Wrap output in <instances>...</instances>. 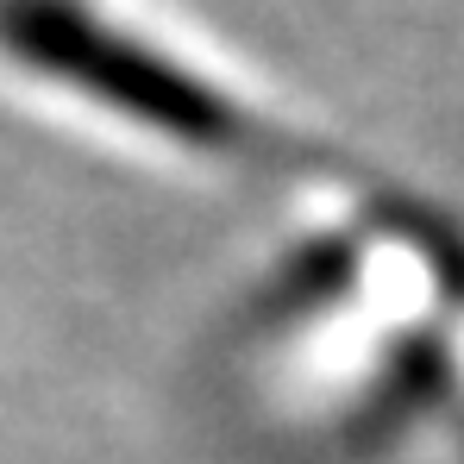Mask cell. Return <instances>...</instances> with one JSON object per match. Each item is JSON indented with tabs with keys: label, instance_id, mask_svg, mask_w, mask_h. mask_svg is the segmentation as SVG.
Instances as JSON below:
<instances>
[{
	"label": "cell",
	"instance_id": "cell-1",
	"mask_svg": "<svg viewBox=\"0 0 464 464\" xmlns=\"http://www.w3.org/2000/svg\"><path fill=\"white\" fill-rule=\"evenodd\" d=\"M0 44L19 51L38 76L63 82L82 101H101L176 145L214 157H270L276 145V132L251 107H238L227 88L195 76L151 38L107 25L82 0H0Z\"/></svg>",
	"mask_w": 464,
	"mask_h": 464
}]
</instances>
